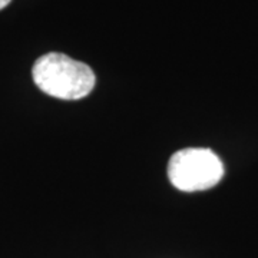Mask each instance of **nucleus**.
<instances>
[{"label": "nucleus", "instance_id": "f257e3e1", "mask_svg": "<svg viewBox=\"0 0 258 258\" xmlns=\"http://www.w3.org/2000/svg\"><path fill=\"white\" fill-rule=\"evenodd\" d=\"M32 76L42 92L63 101L88 96L96 82L88 64L56 52L40 56L32 68Z\"/></svg>", "mask_w": 258, "mask_h": 258}, {"label": "nucleus", "instance_id": "f03ea898", "mask_svg": "<svg viewBox=\"0 0 258 258\" xmlns=\"http://www.w3.org/2000/svg\"><path fill=\"white\" fill-rule=\"evenodd\" d=\"M224 176V165L208 148H185L176 151L168 164V178L176 189L195 192L210 189Z\"/></svg>", "mask_w": 258, "mask_h": 258}, {"label": "nucleus", "instance_id": "7ed1b4c3", "mask_svg": "<svg viewBox=\"0 0 258 258\" xmlns=\"http://www.w3.org/2000/svg\"><path fill=\"white\" fill-rule=\"evenodd\" d=\"M10 2H12V0H0V10L5 9V8H6V6L9 5Z\"/></svg>", "mask_w": 258, "mask_h": 258}]
</instances>
